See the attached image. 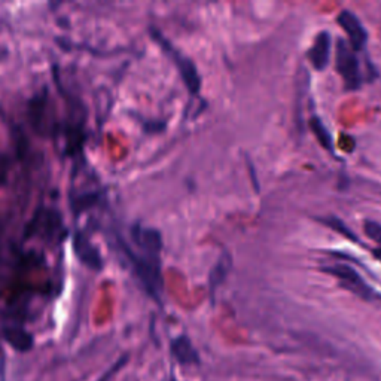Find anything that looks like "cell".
<instances>
[{"label": "cell", "mask_w": 381, "mask_h": 381, "mask_svg": "<svg viewBox=\"0 0 381 381\" xmlns=\"http://www.w3.org/2000/svg\"><path fill=\"white\" fill-rule=\"evenodd\" d=\"M320 222H324L326 227H329L331 230H334L337 231L338 234H341V236H344L346 239L351 240V241H357L359 243V239L355 236V232L351 231L346 223L341 221L340 218H335V216H328V218H324V219H320Z\"/></svg>", "instance_id": "obj_11"}, {"label": "cell", "mask_w": 381, "mask_h": 381, "mask_svg": "<svg viewBox=\"0 0 381 381\" xmlns=\"http://www.w3.org/2000/svg\"><path fill=\"white\" fill-rule=\"evenodd\" d=\"M155 39H158L160 45L164 46V50L169 53V55L173 58V62L176 63V66H178V69L183 77V81L187 82V86L188 90L191 93H198L200 91V85H201V81H200V76H198V72H197V67L194 66V63L189 60V58L183 57L180 53H178L174 50V48L170 46V44L167 41H164V37L158 33H155L154 36Z\"/></svg>", "instance_id": "obj_3"}, {"label": "cell", "mask_w": 381, "mask_h": 381, "mask_svg": "<svg viewBox=\"0 0 381 381\" xmlns=\"http://www.w3.org/2000/svg\"><path fill=\"white\" fill-rule=\"evenodd\" d=\"M322 270L328 272V275L334 276L340 281V285L350 290L351 294H355L366 301H373L377 298L374 289L368 286L366 281L351 267L344 266V263H334V266L324 267Z\"/></svg>", "instance_id": "obj_2"}, {"label": "cell", "mask_w": 381, "mask_h": 381, "mask_svg": "<svg viewBox=\"0 0 381 381\" xmlns=\"http://www.w3.org/2000/svg\"><path fill=\"white\" fill-rule=\"evenodd\" d=\"M230 267H231V258L228 253H223L222 258L218 262V266L214 267L212 276H210L213 288H214V285H218V283H221L222 280H225L228 271H230Z\"/></svg>", "instance_id": "obj_12"}, {"label": "cell", "mask_w": 381, "mask_h": 381, "mask_svg": "<svg viewBox=\"0 0 381 381\" xmlns=\"http://www.w3.org/2000/svg\"><path fill=\"white\" fill-rule=\"evenodd\" d=\"M337 19L341 28L349 35L353 50H362L368 42V32L362 23H360V19L351 11H347V9L341 11Z\"/></svg>", "instance_id": "obj_4"}, {"label": "cell", "mask_w": 381, "mask_h": 381, "mask_svg": "<svg viewBox=\"0 0 381 381\" xmlns=\"http://www.w3.org/2000/svg\"><path fill=\"white\" fill-rule=\"evenodd\" d=\"M335 66L337 71L343 77L347 90H357L360 86V69H359V62L353 48H350L347 42L343 39H340L337 42V50H335Z\"/></svg>", "instance_id": "obj_1"}, {"label": "cell", "mask_w": 381, "mask_h": 381, "mask_svg": "<svg viewBox=\"0 0 381 381\" xmlns=\"http://www.w3.org/2000/svg\"><path fill=\"white\" fill-rule=\"evenodd\" d=\"M374 257H375V258H378V259L381 261V248L374 249Z\"/></svg>", "instance_id": "obj_16"}, {"label": "cell", "mask_w": 381, "mask_h": 381, "mask_svg": "<svg viewBox=\"0 0 381 381\" xmlns=\"http://www.w3.org/2000/svg\"><path fill=\"white\" fill-rule=\"evenodd\" d=\"M3 337L8 341V344L18 351H28L33 347V337L21 328H5Z\"/></svg>", "instance_id": "obj_8"}, {"label": "cell", "mask_w": 381, "mask_h": 381, "mask_svg": "<svg viewBox=\"0 0 381 381\" xmlns=\"http://www.w3.org/2000/svg\"><path fill=\"white\" fill-rule=\"evenodd\" d=\"M75 248H76L77 257H80L84 261V263H86V266H90L91 268L100 270L102 259H100L99 252H97L95 249H93L91 244H88V243L84 241L82 234H76Z\"/></svg>", "instance_id": "obj_9"}, {"label": "cell", "mask_w": 381, "mask_h": 381, "mask_svg": "<svg viewBox=\"0 0 381 381\" xmlns=\"http://www.w3.org/2000/svg\"><path fill=\"white\" fill-rule=\"evenodd\" d=\"M125 360H127V357H122L121 360H120V362L118 364H116L111 371H107V373L99 380V381H111L112 380V375H115L116 373H118V371H120V368L124 365V362H125Z\"/></svg>", "instance_id": "obj_15"}, {"label": "cell", "mask_w": 381, "mask_h": 381, "mask_svg": "<svg viewBox=\"0 0 381 381\" xmlns=\"http://www.w3.org/2000/svg\"><path fill=\"white\" fill-rule=\"evenodd\" d=\"M171 353L183 365L198 362V353L192 347L188 337H178L171 341Z\"/></svg>", "instance_id": "obj_6"}, {"label": "cell", "mask_w": 381, "mask_h": 381, "mask_svg": "<svg viewBox=\"0 0 381 381\" xmlns=\"http://www.w3.org/2000/svg\"><path fill=\"white\" fill-rule=\"evenodd\" d=\"M310 129H311L313 134L316 136L317 142L324 146L326 151H329V152L334 151V140H332V136H331L329 130L326 129V125L322 122L319 116H311Z\"/></svg>", "instance_id": "obj_10"}, {"label": "cell", "mask_w": 381, "mask_h": 381, "mask_svg": "<svg viewBox=\"0 0 381 381\" xmlns=\"http://www.w3.org/2000/svg\"><path fill=\"white\" fill-rule=\"evenodd\" d=\"M331 46H332V41L328 32H322L316 36L315 42H313L308 51L310 63L313 64L315 69L324 71L328 66L331 58Z\"/></svg>", "instance_id": "obj_5"}, {"label": "cell", "mask_w": 381, "mask_h": 381, "mask_svg": "<svg viewBox=\"0 0 381 381\" xmlns=\"http://www.w3.org/2000/svg\"><path fill=\"white\" fill-rule=\"evenodd\" d=\"M133 239L143 250L155 253V255L161 249V237H160V234L156 232L155 230L142 228L139 225L134 227Z\"/></svg>", "instance_id": "obj_7"}, {"label": "cell", "mask_w": 381, "mask_h": 381, "mask_svg": "<svg viewBox=\"0 0 381 381\" xmlns=\"http://www.w3.org/2000/svg\"><path fill=\"white\" fill-rule=\"evenodd\" d=\"M9 171H11V161L5 154L0 152V187L6 183Z\"/></svg>", "instance_id": "obj_14"}, {"label": "cell", "mask_w": 381, "mask_h": 381, "mask_svg": "<svg viewBox=\"0 0 381 381\" xmlns=\"http://www.w3.org/2000/svg\"><path fill=\"white\" fill-rule=\"evenodd\" d=\"M364 230H365L368 237H371L374 241L381 244V223L374 222V221H365Z\"/></svg>", "instance_id": "obj_13"}]
</instances>
